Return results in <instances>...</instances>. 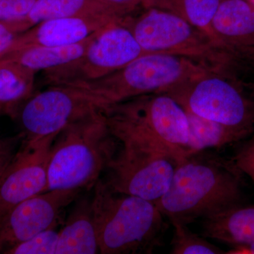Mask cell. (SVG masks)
<instances>
[{
	"label": "cell",
	"instance_id": "cell-1",
	"mask_svg": "<svg viewBox=\"0 0 254 254\" xmlns=\"http://www.w3.org/2000/svg\"><path fill=\"white\" fill-rule=\"evenodd\" d=\"M242 175L232 160L198 152L177 164L168 190L155 205L170 223L190 225L242 204Z\"/></svg>",
	"mask_w": 254,
	"mask_h": 254
},
{
	"label": "cell",
	"instance_id": "cell-2",
	"mask_svg": "<svg viewBox=\"0 0 254 254\" xmlns=\"http://www.w3.org/2000/svg\"><path fill=\"white\" fill-rule=\"evenodd\" d=\"M93 188L100 254H151L163 245L168 225L154 203L113 191L101 179Z\"/></svg>",
	"mask_w": 254,
	"mask_h": 254
},
{
	"label": "cell",
	"instance_id": "cell-3",
	"mask_svg": "<svg viewBox=\"0 0 254 254\" xmlns=\"http://www.w3.org/2000/svg\"><path fill=\"white\" fill-rule=\"evenodd\" d=\"M120 145L100 110L69 124L52 147L47 191L93 188Z\"/></svg>",
	"mask_w": 254,
	"mask_h": 254
},
{
	"label": "cell",
	"instance_id": "cell-4",
	"mask_svg": "<svg viewBox=\"0 0 254 254\" xmlns=\"http://www.w3.org/2000/svg\"><path fill=\"white\" fill-rule=\"evenodd\" d=\"M100 110L119 142L148 143L173 156L177 164L187 158L190 131L186 111L168 93L140 95Z\"/></svg>",
	"mask_w": 254,
	"mask_h": 254
},
{
	"label": "cell",
	"instance_id": "cell-5",
	"mask_svg": "<svg viewBox=\"0 0 254 254\" xmlns=\"http://www.w3.org/2000/svg\"><path fill=\"white\" fill-rule=\"evenodd\" d=\"M209 70L203 62L188 57L146 54L103 77L62 86L80 92L101 109L140 95L164 93Z\"/></svg>",
	"mask_w": 254,
	"mask_h": 254
},
{
	"label": "cell",
	"instance_id": "cell-6",
	"mask_svg": "<svg viewBox=\"0 0 254 254\" xmlns=\"http://www.w3.org/2000/svg\"><path fill=\"white\" fill-rule=\"evenodd\" d=\"M164 93L201 118L247 137L254 133V85L209 70Z\"/></svg>",
	"mask_w": 254,
	"mask_h": 254
},
{
	"label": "cell",
	"instance_id": "cell-7",
	"mask_svg": "<svg viewBox=\"0 0 254 254\" xmlns=\"http://www.w3.org/2000/svg\"><path fill=\"white\" fill-rule=\"evenodd\" d=\"M108 168L105 183L113 191L155 203L171 184L177 162L156 147L133 141L120 142Z\"/></svg>",
	"mask_w": 254,
	"mask_h": 254
},
{
	"label": "cell",
	"instance_id": "cell-8",
	"mask_svg": "<svg viewBox=\"0 0 254 254\" xmlns=\"http://www.w3.org/2000/svg\"><path fill=\"white\" fill-rule=\"evenodd\" d=\"M117 18L91 37L84 53L63 66L43 71V83L62 86L103 77L145 54L127 24Z\"/></svg>",
	"mask_w": 254,
	"mask_h": 254
},
{
	"label": "cell",
	"instance_id": "cell-9",
	"mask_svg": "<svg viewBox=\"0 0 254 254\" xmlns=\"http://www.w3.org/2000/svg\"><path fill=\"white\" fill-rule=\"evenodd\" d=\"M143 14L126 22L145 54L182 55L205 63L216 48L205 32L180 15L148 6Z\"/></svg>",
	"mask_w": 254,
	"mask_h": 254
},
{
	"label": "cell",
	"instance_id": "cell-10",
	"mask_svg": "<svg viewBox=\"0 0 254 254\" xmlns=\"http://www.w3.org/2000/svg\"><path fill=\"white\" fill-rule=\"evenodd\" d=\"M100 110L81 93L66 86H48L33 93L11 114L17 118L23 139L60 133L76 120Z\"/></svg>",
	"mask_w": 254,
	"mask_h": 254
},
{
	"label": "cell",
	"instance_id": "cell-11",
	"mask_svg": "<svg viewBox=\"0 0 254 254\" xmlns=\"http://www.w3.org/2000/svg\"><path fill=\"white\" fill-rule=\"evenodd\" d=\"M58 133L23 140L0 179V220L18 203L47 191L50 155Z\"/></svg>",
	"mask_w": 254,
	"mask_h": 254
},
{
	"label": "cell",
	"instance_id": "cell-12",
	"mask_svg": "<svg viewBox=\"0 0 254 254\" xmlns=\"http://www.w3.org/2000/svg\"><path fill=\"white\" fill-rule=\"evenodd\" d=\"M82 190H50L23 200L0 220V253L27 241L40 232L58 226L64 209Z\"/></svg>",
	"mask_w": 254,
	"mask_h": 254
},
{
	"label": "cell",
	"instance_id": "cell-13",
	"mask_svg": "<svg viewBox=\"0 0 254 254\" xmlns=\"http://www.w3.org/2000/svg\"><path fill=\"white\" fill-rule=\"evenodd\" d=\"M117 18H122L101 14L46 20L18 35L6 54L33 46L76 44L85 41Z\"/></svg>",
	"mask_w": 254,
	"mask_h": 254
},
{
	"label": "cell",
	"instance_id": "cell-14",
	"mask_svg": "<svg viewBox=\"0 0 254 254\" xmlns=\"http://www.w3.org/2000/svg\"><path fill=\"white\" fill-rule=\"evenodd\" d=\"M210 38L218 49L237 52L254 48V2L221 0L210 23Z\"/></svg>",
	"mask_w": 254,
	"mask_h": 254
},
{
	"label": "cell",
	"instance_id": "cell-15",
	"mask_svg": "<svg viewBox=\"0 0 254 254\" xmlns=\"http://www.w3.org/2000/svg\"><path fill=\"white\" fill-rule=\"evenodd\" d=\"M99 253L91 198L86 197L76 202L64 225L60 230L55 254Z\"/></svg>",
	"mask_w": 254,
	"mask_h": 254
},
{
	"label": "cell",
	"instance_id": "cell-16",
	"mask_svg": "<svg viewBox=\"0 0 254 254\" xmlns=\"http://www.w3.org/2000/svg\"><path fill=\"white\" fill-rule=\"evenodd\" d=\"M203 236L232 245L254 242V206L235 205L203 219Z\"/></svg>",
	"mask_w": 254,
	"mask_h": 254
},
{
	"label": "cell",
	"instance_id": "cell-17",
	"mask_svg": "<svg viewBox=\"0 0 254 254\" xmlns=\"http://www.w3.org/2000/svg\"><path fill=\"white\" fill-rule=\"evenodd\" d=\"M92 36L81 43L71 46H33L23 48L7 53L0 59L14 62L36 73L48 71L79 58L86 50Z\"/></svg>",
	"mask_w": 254,
	"mask_h": 254
},
{
	"label": "cell",
	"instance_id": "cell-18",
	"mask_svg": "<svg viewBox=\"0 0 254 254\" xmlns=\"http://www.w3.org/2000/svg\"><path fill=\"white\" fill-rule=\"evenodd\" d=\"M101 14L118 17L100 0H38L30 14L18 23L23 33L46 20Z\"/></svg>",
	"mask_w": 254,
	"mask_h": 254
},
{
	"label": "cell",
	"instance_id": "cell-19",
	"mask_svg": "<svg viewBox=\"0 0 254 254\" xmlns=\"http://www.w3.org/2000/svg\"><path fill=\"white\" fill-rule=\"evenodd\" d=\"M189 123L187 157L198 152L222 148L247 138L221 124L207 120L185 110Z\"/></svg>",
	"mask_w": 254,
	"mask_h": 254
},
{
	"label": "cell",
	"instance_id": "cell-20",
	"mask_svg": "<svg viewBox=\"0 0 254 254\" xmlns=\"http://www.w3.org/2000/svg\"><path fill=\"white\" fill-rule=\"evenodd\" d=\"M36 72L18 64L0 59V105L11 115L33 94Z\"/></svg>",
	"mask_w": 254,
	"mask_h": 254
},
{
	"label": "cell",
	"instance_id": "cell-21",
	"mask_svg": "<svg viewBox=\"0 0 254 254\" xmlns=\"http://www.w3.org/2000/svg\"><path fill=\"white\" fill-rule=\"evenodd\" d=\"M220 2L221 0H150L143 6L173 11L210 37V23Z\"/></svg>",
	"mask_w": 254,
	"mask_h": 254
},
{
	"label": "cell",
	"instance_id": "cell-22",
	"mask_svg": "<svg viewBox=\"0 0 254 254\" xmlns=\"http://www.w3.org/2000/svg\"><path fill=\"white\" fill-rule=\"evenodd\" d=\"M174 233L171 242L173 254H222L225 251L205 240V237L196 235L187 225L180 223L172 224Z\"/></svg>",
	"mask_w": 254,
	"mask_h": 254
},
{
	"label": "cell",
	"instance_id": "cell-23",
	"mask_svg": "<svg viewBox=\"0 0 254 254\" xmlns=\"http://www.w3.org/2000/svg\"><path fill=\"white\" fill-rule=\"evenodd\" d=\"M57 226L40 232L27 241L10 249L5 254H55L59 231Z\"/></svg>",
	"mask_w": 254,
	"mask_h": 254
},
{
	"label": "cell",
	"instance_id": "cell-24",
	"mask_svg": "<svg viewBox=\"0 0 254 254\" xmlns=\"http://www.w3.org/2000/svg\"><path fill=\"white\" fill-rule=\"evenodd\" d=\"M38 0H0V21L12 22L24 19Z\"/></svg>",
	"mask_w": 254,
	"mask_h": 254
},
{
	"label": "cell",
	"instance_id": "cell-25",
	"mask_svg": "<svg viewBox=\"0 0 254 254\" xmlns=\"http://www.w3.org/2000/svg\"><path fill=\"white\" fill-rule=\"evenodd\" d=\"M232 160L242 174L250 177L254 182V133L241 145Z\"/></svg>",
	"mask_w": 254,
	"mask_h": 254
},
{
	"label": "cell",
	"instance_id": "cell-26",
	"mask_svg": "<svg viewBox=\"0 0 254 254\" xmlns=\"http://www.w3.org/2000/svg\"><path fill=\"white\" fill-rule=\"evenodd\" d=\"M24 136L22 133L0 140V179L17 153Z\"/></svg>",
	"mask_w": 254,
	"mask_h": 254
},
{
	"label": "cell",
	"instance_id": "cell-27",
	"mask_svg": "<svg viewBox=\"0 0 254 254\" xmlns=\"http://www.w3.org/2000/svg\"><path fill=\"white\" fill-rule=\"evenodd\" d=\"M22 32L16 21H0V58L7 53L16 38Z\"/></svg>",
	"mask_w": 254,
	"mask_h": 254
},
{
	"label": "cell",
	"instance_id": "cell-28",
	"mask_svg": "<svg viewBox=\"0 0 254 254\" xmlns=\"http://www.w3.org/2000/svg\"><path fill=\"white\" fill-rule=\"evenodd\" d=\"M120 18H126L145 0H100Z\"/></svg>",
	"mask_w": 254,
	"mask_h": 254
},
{
	"label": "cell",
	"instance_id": "cell-29",
	"mask_svg": "<svg viewBox=\"0 0 254 254\" xmlns=\"http://www.w3.org/2000/svg\"><path fill=\"white\" fill-rule=\"evenodd\" d=\"M227 254H254V242L247 245L232 247L231 250L226 252Z\"/></svg>",
	"mask_w": 254,
	"mask_h": 254
},
{
	"label": "cell",
	"instance_id": "cell-30",
	"mask_svg": "<svg viewBox=\"0 0 254 254\" xmlns=\"http://www.w3.org/2000/svg\"><path fill=\"white\" fill-rule=\"evenodd\" d=\"M1 110H2V108H1V105H0V112H1Z\"/></svg>",
	"mask_w": 254,
	"mask_h": 254
},
{
	"label": "cell",
	"instance_id": "cell-31",
	"mask_svg": "<svg viewBox=\"0 0 254 254\" xmlns=\"http://www.w3.org/2000/svg\"><path fill=\"white\" fill-rule=\"evenodd\" d=\"M252 1H254V0H252Z\"/></svg>",
	"mask_w": 254,
	"mask_h": 254
},
{
	"label": "cell",
	"instance_id": "cell-32",
	"mask_svg": "<svg viewBox=\"0 0 254 254\" xmlns=\"http://www.w3.org/2000/svg\"><path fill=\"white\" fill-rule=\"evenodd\" d=\"M253 1V2H254V1Z\"/></svg>",
	"mask_w": 254,
	"mask_h": 254
}]
</instances>
